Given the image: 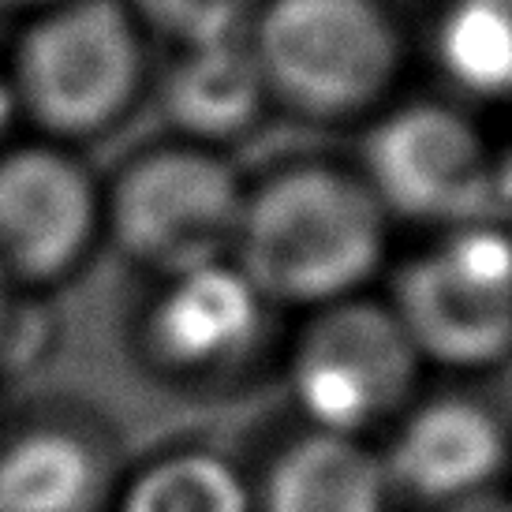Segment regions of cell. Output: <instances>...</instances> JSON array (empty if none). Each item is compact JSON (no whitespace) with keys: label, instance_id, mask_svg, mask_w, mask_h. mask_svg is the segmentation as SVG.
Segmentation results:
<instances>
[{"label":"cell","instance_id":"cell-11","mask_svg":"<svg viewBox=\"0 0 512 512\" xmlns=\"http://www.w3.org/2000/svg\"><path fill=\"white\" fill-rule=\"evenodd\" d=\"M120 471L113 441L83 415H30L0 430V512H109Z\"/></svg>","mask_w":512,"mask_h":512},{"label":"cell","instance_id":"cell-20","mask_svg":"<svg viewBox=\"0 0 512 512\" xmlns=\"http://www.w3.org/2000/svg\"><path fill=\"white\" fill-rule=\"evenodd\" d=\"M49 4H60V0H0V12H12V15H34L49 8Z\"/></svg>","mask_w":512,"mask_h":512},{"label":"cell","instance_id":"cell-18","mask_svg":"<svg viewBox=\"0 0 512 512\" xmlns=\"http://www.w3.org/2000/svg\"><path fill=\"white\" fill-rule=\"evenodd\" d=\"M438 512H512V483L498 486V490H486L479 498L460 501V505H449V509H438Z\"/></svg>","mask_w":512,"mask_h":512},{"label":"cell","instance_id":"cell-8","mask_svg":"<svg viewBox=\"0 0 512 512\" xmlns=\"http://www.w3.org/2000/svg\"><path fill=\"white\" fill-rule=\"evenodd\" d=\"M273 307L225 258L154 281L135 322V348L150 374L176 389H240L270 356Z\"/></svg>","mask_w":512,"mask_h":512},{"label":"cell","instance_id":"cell-2","mask_svg":"<svg viewBox=\"0 0 512 512\" xmlns=\"http://www.w3.org/2000/svg\"><path fill=\"white\" fill-rule=\"evenodd\" d=\"M243 38L273 109L326 128L389 109L412 60L389 0H262Z\"/></svg>","mask_w":512,"mask_h":512},{"label":"cell","instance_id":"cell-12","mask_svg":"<svg viewBox=\"0 0 512 512\" xmlns=\"http://www.w3.org/2000/svg\"><path fill=\"white\" fill-rule=\"evenodd\" d=\"M172 139L228 150L273 113L247 38L176 45L150 79Z\"/></svg>","mask_w":512,"mask_h":512},{"label":"cell","instance_id":"cell-4","mask_svg":"<svg viewBox=\"0 0 512 512\" xmlns=\"http://www.w3.org/2000/svg\"><path fill=\"white\" fill-rule=\"evenodd\" d=\"M281 374L307 430L378 441L423 393L427 367L385 296L363 292L299 314Z\"/></svg>","mask_w":512,"mask_h":512},{"label":"cell","instance_id":"cell-5","mask_svg":"<svg viewBox=\"0 0 512 512\" xmlns=\"http://www.w3.org/2000/svg\"><path fill=\"white\" fill-rule=\"evenodd\" d=\"M247 176L228 157L184 139L135 150L101 180L105 243L154 281L232 258Z\"/></svg>","mask_w":512,"mask_h":512},{"label":"cell","instance_id":"cell-14","mask_svg":"<svg viewBox=\"0 0 512 512\" xmlns=\"http://www.w3.org/2000/svg\"><path fill=\"white\" fill-rule=\"evenodd\" d=\"M109 512H255V475L210 445H169L120 471Z\"/></svg>","mask_w":512,"mask_h":512},{"label":"cell","instance_id":"cell-22","mask_svg":"<svg viewBox=\"0 0 512 512\" xmlns=\"http://www.w3.org/2000/svg\"><path fill=\"white\" fill-rule=\"evenodd\" d=\"M0 430H4V404H0Z\"/></svg>","mask_w":512,"mask_h":512},{"label":"cell","instance_id":"cell-19","mask_svg":"<svg viewBox=\"0 0 512 512\" xmlns=\"http://www.w3.org/2000/svg\"><path fill=\"white\" fill-rule=\"evenodd\" d=\"M19 296H27V292H15V288L8 285L4 277H0V333H4V326H8V318H12Z\"/></svg>","mask_w":512,"mask_h":512},{"label":"cell","instance_id":"cell-16","mask_svg":"<svg viewBox=\"0 0 512 512\" xmlns=\"http://www.w3.org/2000/svg\"><path fill=\"white\" fill-rule=\"evenodd\" d=\"M146 34L176 45L243 38L262 0H124Z\"/></svg>","mask_w":512,"mask_h":512},{"label":"cell","instance_id":"cell-17","mask_svg":"<svg viewBox=\"0 0 512 512\" xmlns=\"http://www.w3.org/2000/svg\"><path fill=\"white\" fill-rule=\"evenodd\" d=\"M494 191H498L494 210L512 214V120L501 135H494Z\"/></svg>","mask_w":512,"mask_h":512},{"label":"cell","instance_id":"cell-7","mask_svg":"<svg viewBox=\"0 0 512 512\" xmlns=\"http://www.w3.org/2000/svg\"><path fill=\"white\" fill-rule=\"evenodd\" d=\"M356 172L393 225L427 236L498 214L494 135L449 98H397L367 120Z\"/></svg>","mask_w":512,"mask_h":512},{"label":"cell","instance_id":"cell-13","mask_svg":"<svg viewBox=\"0 0 512 512\" xmlns=\"http://www.w3.org/2000/svg\"><path fill=\"white\" fill-rule=\"evenodd\" d=\"M393 505L374 441L299 427L255 475V512H393Z\"/></svg>","mask_w":512,"mask_h":512},{"label":"cell","instance_id":"cell-21","mask_svg":"<svg viewBox=\"0 0 512 512\" xmlns=\"http://www.w3.org/2000/svg\"><path fill=\"white\" fill-rule=\"evenodd\" d=\"M15 105H12V90H8V79H4V68H0V143H4V128L12 124Z\"/></svg>","mask_w":512,"mask_h":512},{"label":"cell","instance_id":"cell-3","mask_svg":"<svg viewBox=\"0 0 512 512\" xmlns=\"http://www.w3.org/2000/svg\"><path fill=\"white\" fill-rule=\"evenodd\" d=\"M150 34L124 0H60L23 15L4 79L30 135L60 146L101 139L150 90Z\"/></svg>","mask_w":512,"mask_h":512},{"label":"cell","instance_id":"cell-10","mask_svg":"<svg viewBox=\"0 0 512 512\" xmlns=\"http://www.w3.org/2000/svg\"><path fill=\"white\" fill-rule=\"evenodd\" d=\"M378 445L393 498L438 512L509 486L512 427L479 393H419Z\"/></svg>","mask_w":512,"mask_h":512},{"label":"cell","instance_id":"cell-6","mask_svg":"<svg viewBox=\"0 0 512 512\" xmlns=\"http://www.w3.org/2000/svg\"><path fill=\"white\" fill-rule=\"evenodd\" d=\"M393 307L427 370L460 378L512 359V228L498 217L430 232L393 270Z\"/></svg>","mask_w":512,"mask_h":512},{"label":"cell","instance_id":"cell-15","mask_svg":"<svg viewBox=\"0 0 512 512\" xmlns=\"http://www.w3.org/2000/svg\"><path fill=\"white\" fill-rule=\"evenodd\" d=\"M434 42L456 90L512 98V0H449Z\"/></svg>","mask_w":512,"mask_h":512},{"label":"cell","instance_id":"cell-9","mask_svg":"<svg viewBox=\"0 0 512 512\" xmlns=\"http://www.w3.org/2000/svg\"><path fill=\"white\" fill-rule=\"evenodd\" d=\"M105 243L101 180L75 146L38 135L0 143V277L42 296Z\"/></svg>","mask_w":512,"mask_h":512},{"label":"cell","instance_id":"cell-1","mask_svg":"<svg viewBox=\"0 0 512 512\" xmlns=\"http://www.w3.org/2000/svg\"><path fill=\"white\" fill-rule=\"evenodd\" d=\"M393 221L356 165L288 161L247 180L232 262L273 311H318L374 292Z\"/></svg>","mask_w":512,"mask_h":512}]
</instances>
